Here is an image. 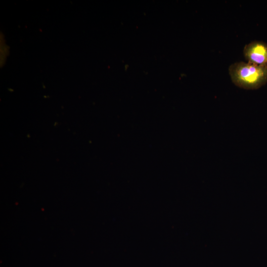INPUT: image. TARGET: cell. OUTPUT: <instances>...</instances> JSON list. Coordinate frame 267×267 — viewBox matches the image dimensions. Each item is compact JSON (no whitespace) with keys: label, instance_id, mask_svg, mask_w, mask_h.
<instances>
[{"label":"cell","instance_id":"1","mask_svg":"<svg viewBox=\"0 0 267 267\" xmlns=\"http://www.w3.org/2000/svg\"><path fill=\"white\" fill-rule=\"evenodd\" d=\"M228 72L232 83L244 89H258L267 82V66L240 61L231 64Z\"/></svg>","mask_w":267,"mask_h":267},{"label":"cell","instance_id":"2","mask_svg":"<svg viewBox=\"0 0 267 267\" xmlns=\"http://www.w3.org/2000/svg\"><path fill=\"white\" fill-rule=\"evenodd\" d=\"M243 54L247 62L267 66V44L260 41H253L246 44Z\"/></svg>","mask_w":267,"mask_h":267}]
</instances>
